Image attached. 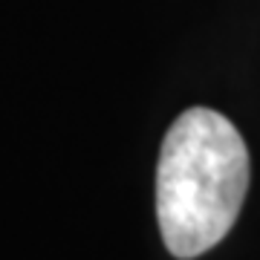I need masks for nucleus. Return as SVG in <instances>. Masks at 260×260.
<instances>
[{
	"instance_id": "nucleus-1",
	"label": "nucleus",
	"mask_w": 260,
	"mask_h": 260,
	"mask_svg": "<svg viewBox=\"0 0 260 260\" xmlns=\"http://www.w3.org/2000/svg\"><path fill=\"white\" fill-rule=\"evenodd\" d=\"M249 191V148L223 113L191 107L168 127L156 165V220L168 251L194 260L232 232Z\"/></svg>"
}]
</instances>
